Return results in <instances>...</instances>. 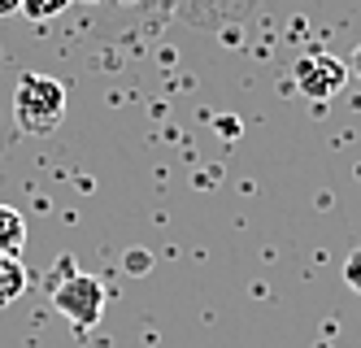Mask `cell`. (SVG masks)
I'll return each mask as SVG.
<instances>
[{"mask_svg": "<svg viewBox=\"0 0 361 348\" xmlns=\"http://www.w3.org/2000/svg\"><path fill=\"white\" fill-rule=\"evenodd\" d=\"M13 118L27 136H48L57 131L61 118H66V88L48 74H35L27 70L13 88Z\"/></svg>", "mask_w": 361, "mask_h": 348, "instance_id": "6da1fadb", "label": "cell"}, {"mask_svg": "<svg viewBox=\"0 0 361 348\" xmlns=\"http://www.w3.org/2000/svg\"><path fill=\"white\" fill-rule=\"evenodd\" d=\"M109 305V292L96 275L74 270V261H61V279H53V309L66 318L70 327L92 331L100 323V313Z\"/></svg>", "mask_w": 361, "mask_h": 348, "instance_id": "7a4b0ae2", "label": "cell"}, {"mask_svg": "<svg viewBox=\"0 0 361 348\" xmlns=\"http://www.w3.org/2000/svg\"><path fill=\"white\" fill-rule=\"evenodd\" d=\"M292 83L305 100H331L340 96L344 83H348V66L340 57H331V52H305V57L292 66Z\"/></svg>", "mask_w": 361, "mask_h": 348, "instance_id": "3957f363", "label": "cell"}, {"mask_svg": "<svg viewBox=\"0 0 361 348\" xmlns=\"http://www.w3.org/2000/svg\"><path fill=\"white\" fill-rule=\"evenodd\" d=\"M27 287H31V275L22 257H0V309H9Z\"/></svg>", "mask_w": 361, "mask_h": 348, "instance_id": "277c9868", "label": "cell"}, {"mask_svg": "<svg viewBox=\"0 0 361 348\" xmlns=\"http://www.w3.org/2000/svg\"><path fill=\"white\" fill-rule=\"evenodd\" d=\"M27 244V218L13 205H0V257H18Z\"/></svg>", "mask_w": 361, "mask_h": 348, "instance_id": "5b68a950", "label": "cell"}, {"mask_svg": "<svg viewBox=\"0 0 361 348\" xmlns=\"http://www.w3.org/2000/svg\"><path fill=\"white\" fill-rule=\"evenodd\" d=\"M66 9H70V0H22L18 13H27V18H35V22H48V18L66 13Z\"/></svg>", "mask_w": 361, "mask_h": 348, "instance_id": "8992f818", "label": "cell"}, {"mask_svg": "<svg viewBox=\"0 0 361 348\" xmlns=\"http://www.w3.org/2000/svg\"><path fill=\"white\" fill-rule=\"evenodd\" d=\"M344 283L361 296V248H353V253H348V261H344Z\"/></svg>", "mask_w": 361, "mask_h": 348, "instance_id": "52a82bcc", "label": "cell"}, {"mask_svg": "<svg viewBox=\"0 0 361 348\" xmlns=\"http://www.w3.org/2000/svg\"><path fill=\"white\" fill-rule=\"evenodd\" d=\"M344 66H348V74H357V78H361V44H357V48H353V57H348V61H344Z\"/></svg>", "mask_w": 361, "mask_h": 348, "instance_id": "ba28073f", "label": "cell"}, {"mask_svg": "<svg viewBox=\"0 0 361 348\" xmlns=\"http://www.w3.org/2000/svg\"><path fill=\"white\" fill-rule=\"evenodd\" d=\"M22 9V0H0V13H18Z\"/></svg>", "mask_w": 361, "mask_h": 348, "instance_id": "9c48e42d", "label": "cell"}]
</instances>
